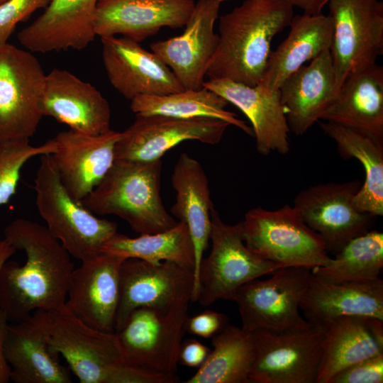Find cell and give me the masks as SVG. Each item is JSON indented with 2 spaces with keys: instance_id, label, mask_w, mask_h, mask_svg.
I'll return each mask as SVG.
<instances>
[{
  "instance_id": "f546056e",
  "label": "cell",
  "mask_w": 383,
  "mask_h": 383,
  "mask_svg": "<svg viewBox=\"0 0 383 383\" xmlns=\"http://www.w3.org/2000/svg\"><path fill=\"white\" fill-rule=\"evenodd\" d=\"M323 132L336 143L344 159L355 158L363 166L365 178L353 197L360 211L383 215V140L367 132L331 122L320 123Z\"/></svg>"
},
{
  "instance_id": "ee69618b",
  "label": "cell",
  "mask_w": 383,
  "mask_h": 383,
  "mask_svg": "<svg viewBox=\"0 0 383 383\" xmlns=\"http://www.w3.org/2000/svg\"><path fill=\"white\" fill-rule=\"evenodd\" d=\"M6 0H0V4H1L2 3H4V1H6Z\"/></svg>"
},
{
  "instance_id": "4316f807",
  "label": "cell",
  "mask_w": 383,
  "mask_h": 383,
  "mask_svg": "<svg viewBox=\"0 0 383 383\" xmlns=\"http://www.w3.org/2000/svg\"><path fill=\"white\" fill-rule=\"evenodd\" d=\"M289 26L287 37L270 52L264 75L257 84L270 91L278 90L306 62L331 48L333 25L328 15H294Z\"/></svg>"
},
{
  "instance_id": "2e32d148",
  "label": "cell",
  "mask_w": 383,
  "mask_h": 383,
  "mask_svg": "<svg viewBox=\"0 0 383 383\" xmlns=\"http://www.w3.org/2000/svg\"><path fill=\"white\" fill-rule=\"evenodd\" d=\"M226 1L198 0L181 35L150 44L152 52L170 68L184 89L202 87L218 43L214 24Z\"/></svg>"
},
{
  "instance_id": "7402d4cb",
  "label": "cell",
  "mask_w": 383,
  "mask_h": 383,
  "mask_svg": "<svg viewBox=\"0 0 383 383\" xmlns=\"http://www.w3.org/2000/svg\"><path fill=\"white\" fill-rule=\"evenodd\" d=\"M99 1L50 0L17 38L32 52L83 50L96 36L94 18Z\"/></svg>"
},
{
  "instance_id": "603a6c76",
  "label": "cell",
  "mask_w": 383,
  "mask_h": 383,
  "mask_svg": "<svg viewBox=\"0 0 383 383\" xmlns=\"http://www.w3.org/2000/svg\"><path fill=\"white\" fill-rule=\"evenodd\" d=\"M202 87L222 96L247 116L260 154L285 155L289 151L290 131L279 89L270 91L260 84L251 87L227 79H209Z\"/></svg>"
},
{
  "instance_id": "d6a6232c",
  "label": "cell",
  "mask_w": 383,
  "mask_h": 383,
  "mask_svg": "<svg viewBox=\"0 0 383 383\" xmlns=\"http://www.w3.org/2000/svg\"><path fill=\"white\" fill-rule=\"evenodd\" d=\"M204 364L185 383H249L254 359L252 332L228 324L212 337Z\"/></svg>"
},
{
  "instance_id": "5bb4252c",
  "label": "cell",
  "mask_w": 383,
  "mask_h": 383,
  "mask_svg": "<svg viewBox=\"0 0 383 383\" xmlns=\"http://www.w3.org/2000/svg\"><path fill=\"white\" fill-rule=\"evenodd\" d=\"M229 126L224 121L207 117L136 116L135 121L120 133L115 147V160H161L169 150L187 140L216 145Z\"/></svg>"
},
{
  "instance_id": "e575fe53",
  "label": "cell",
  "mask_w": 383,
  "mask_h": 383,
  "mask_svg": "<svg viewBox=\"0 0 383 383\" xmlns=\"http://www.w3.org/2000/svg\"><path fill=\"white\" fill-rule=\"evenodd\" d=\"M383 233L370 230L348 243L325 266L312 268L315 277L329 282H364L380 277Z\"/></svg>"
},
{
  "instance_id": "9a60e30c",
  "label": "cell",
  "mask_w": 383,
  "mask_h": 383,
  "mask_svg": "<svg viewBox=\"0 0 383 383\" xmlns=\"http://www.w3.org/2000/svg\"><path fill=\"white\" fill-rule=\"evenodd\" d=\"M193 268L170 261L157 264L135 258L125 259L120 269V300L115 332L140 307H165L182 301H191Z\"/></svg>"
},
{
  "instance_id": "f35d334b",
  "label": "cell",
  "mask_w": 383,
  "mask_h": 383,
  "mask_svg": "<svg viewBox=\"0 0 383 383\" xmlns=\"http://www.w3.org/2000/svg\"><path fill=\"white\" fill-rule=\"evenodd\" d=\"M226 315L211 310L204 311L192 317L186 318L184 331L204 338H212L222 331L228 323Z\"/></svg>"
},
{
  "instance_id": "4fadbf2b",
  "label": "cell",
  "mask_w": 383,
  "mask_h": 383,
  "mask_svg": "<svg viewBox=\"0 0 383 383\" xmlns=\"http://www.w3.org/2000/svg\"><path fill=\"white\" fill-rule=\"evenodd\" d=\"M254 359L249 383H316L324 331L305 329L252 332Z\"/></svg>"
},
{
  "instance_id": "ba28073f",
  "label": "cell",
  "mask_w": 383,
  "mask_h": 383,
  "mask_svg": "<svg viewBox=\"0 0 383 383\" xmlns=\"http://www.w3.org/2000/svg\"><path fill=\"white\" fill-rule=\"evenodd\" d=\"M189 302L187 299L170 306L133 311L116 332L126 360L148 371L177 375Z\"/></svg>"
},
{
  "instance_id": "d6986e66",
  "label": "cell",
  "mask_w": 383,
  "mask_h": 383,
  "mask_svg": "<svg viewBox=\"0 0 383 383\" xmlns=\"http://www.w3.org/2000/svg\"><path fill=\"white\" fill-rule=\"evenodd\" d=\"M124 260L101 252L81 262L72 272L65 305L88 325L115 332L120 269Z\"/></svg>"
},
{
  "instance_id": "e0dca14e",
  "label": "cell",
  "mask_w": 383,
  "mask_h": 383,
  "mask_svg": "<svg viewBox=\"0 0 383 383\" xmlns=\"http://www.w3.org/2000/svg\"><path fill=\"white\" fill-rule=\"evenodd\" d=\"M100 38L109 80L128 100L140 95H164L184 90L170 68L140 43L123 36Z\"/></svg>"
},
{
  "instance_id": "ab89813d",
  "label": "cell",
  "mask_w": 383,
  "mask_h": 383,
  "mask_svg": "<svg viewBox=\"0 0 383 383\" xmlns=\"http://www.w3.org/2000/svg\"><path fill=\"white\" fill-rule=\"evenodd\" d=\"M211 350L196 339H187L182 343L179 353V364L199 368L208 357Z\"/></svg>"
},
{
  "instance_id": "8d00e7d4",
  "label": "cell",
  "mask_w": 383,
  "mask_h": 383,
  "mask_svg": "<svg viewBox=\"0 0 383 383\" xmlns=\"http://www.w3.org/2000/svg\"><path fill=\"white\" fill-rule=\"evenodd\" d=\"M50 0H6L0 4V48L8 43L15 28Z\"/></svg>"
},
{
  "instance_id": "d590c367",
  "label": "cell",
  "mask_w": 383,
  "mask_h": 383,
  "mask_svg": "<svg viewBox=\"0 0 383 383\" xmlns=\"http://www.w3.org/2000/svg\"><path fill=\"white\" fill-rule=\"evenodd\" d=\"M55 148L54 138L38 146L26 138L0 141V206L15 194L25 164L35 156L52 154Z\"/></svg>"
},
{
  "instance_id": "7bdbcfd3",
  "label": "cell",
  "mask_w": 383,
  "mask_h": 383,
  "mask_svg": "<svg viewBox=\"0 0 383 383\" xmlns=\"http://www.w3.org/2000/svg\"><path fill=\"white\" fill-rule=\"evenodd\" d=\"M16 251V250L6 239L0 240V270Z\"/></svg>"
},
{
  "instance_id": "74e56055",
  "label": "cell",
  "mask_w": 383,
  "mask_h": 383,
  "mask_svg": "<svg viewBox=\"0 0 383 383\" xmlns=\"http://www.w3.org/2000/svg\"><path fill=\"white\" fill-rule=\"evenodd\" d=\"M383 353L336 373L328 383H382Z\"/></svg>"
},
{
  "instance_id": "cb8c5ba5",
  "label": "cell",
  "mask_w": 383,
  "mask_h": 383,
  "mask_svg": "<svg viewBox=\"0 0 383 383\" xmlns=\"http://www.w3.org/2000/svg\"><path fill=\"white\" fill-rule=\"evenodd\" d=\"M279 90L289 131L302 135L321 120L339 90L331 50L320 53L309 65L301 66Z\"/></svg>"
},
{
  "instance_id": "b9f144b4",
  "label": "cell",
  "mask_w": 383,
  "mask_h": 383,
  "mask_svg": "<svg viewBox=\"0 0 383 383\" xmlns=\"http://www.w3.org/2000/svg\"><path fill=\"white\" fill-rule=\"evenodd\" d=\"M293 7L296 6L307 14H319L330 0H284Z\"/></svg>"
},
{
  "instance_id": "ac0fdd59",
  "label": "cell",
  "mask_w": 383,
  "mask_h": 383,
  "mask_svg": "<svg viewBox=\"0 0 383 383\" xmlns=\"http://www.w3.org/2000/svg\"><path fill=\"white\" fill-rule=\"evenodd\" d=\"M119 132L110 129L88 135L70 129L55 138L50 154L58 175L70 196L81 201L101 182L115 162Z\"/></svg>"
},
{
  "instance_id": "8992f818",
  "label": "cell",
  "mask_w": 383,
  "mask_h": 383,
  "mask_svg": "<svg viewBox=\"0 0 383 383\" xmlns=\"http://www.w3.org/2000/svg\"><path fill=\"white\" fill-rule=\"evenodd\" d=\"M248 248L278 268L325 266L332 260L320 235L304 221L293 206L247 211L240 222Z\"/></svg>"
},
{
  "instance_id": "30bf717a",
  "label": "cell",
  "mask_w": 383,
  "mask_h": 383,
  "mask_svg": "<svg viewBox=\"0 0 383 383\" xmlns=\"http://www.w3.org/2000/svg\"><path fill=\"white\" fill-rule=\"evenodd\" d=\"M46 74L32 52L0 48V141L29 139L43 118Z\"/></svg>"
},
{
  "instance_id": "d4e9b609",
  "label": "cell",
  "mask_w": 383,
  "mask_h": 383,
  "mask_svg": "<svg viewBox=\"0 0 383 383\" xmlns=\"http://www.w3.org/2000/svg\"><path fill=\"white\" fill-rule=\"evenodd\" d=\"M300 311L313 326L324 328L345 316H372L383 320V280L329 282L311 273Z\"/></svg>"
},
{
  "instance_id": "484cf974",
  "label": "cell",
  "mask_w": 383,
  "mask_h": 383,
  "mask_svg": "<svg viewBox=\"0 0 383 383\" xmlns=\"http://www.w3.org/2000/svg\"><path fill=\"white\" fill-rule=\"evenodd\" d=\"M176 192L171 213L188 228L194 248V282L191 301L198 299L197 278L199 265L206 251L211 229L209 180L200 162L186 152L179 157L172 174Z\"/></svg>"
},
{
  "instance_id": "f1b7e54d",
  "label": "cell",
  "mask_w": 383,
  "mask_h": 383,
  "mask_svg": "<svg viewBox=\"0 0 383 383\" xmlns=\"http://www.w3.org/2000/svg\"><path fill=\"white\" fill-rule=\"evenodd\" d=\"M4 353L16 383H70L69 371L30 318L9 323Z\"/></svg>"
},
{
  "instance_id": "1f68e13d",
  "label": "cell",
  "mask_w": 383,
  "mask_h": 383,
  "mask_svg": "<svg viewBox=\"0 0 383 383\" xmlns=\"http://www.w3.org/2000/svg\"><path fill=\"white\" fill-rule=\"evenodd\" d=\"M228 104L222 96L202 87L164 95L138 96L131 101L130 107L136 116L163 115L180 118H217L252 135V128L245 121L226 109Z\"/></svg>"
},
{
  "instance_id": "5b68a950",
  "label": "cell",
  "mask_w": 383,
  "mask_h": 383,
  "mask_svg": "<svg viewBox=\"0 0 383 383\" xmlns=\"http://www.w3.org/2000/svg\"><path fill=\"white\" fill-rule=\"evenodd\" d=\"M34 189L46 228L71 257L82 262L100 254L105 243L118 233L115 222L97 217L70 196L50 154L40 156Z\"/></svg>"
},
{
  "instance_id": "8fae6325",
  "label": "cell",
  "mask_w": 383,
  "mask_h": 383,
  "mask_svg": "<svg viewBox=\"0 0 383 383\" xmlns=\"http://www.w3.org/2000/svg\"><path fill=\"white\" fill-rule=\"evenodd\" d=\"M331 53L338 89L350 74L377 63L383 54V3L330 0Z\"/></svg>"
},
{
  "instance_id": "836d02e7",
  "label": "cell",
  "mask_w": 383,
  "mask_h": 383,
  "mask_svg": "<svg viewBox=\"0 0 383 383\" xmlns=\"http://www.w3.org/2000/svg\"><path fill=\"white\" fill-rule=\"evenodd\" d=\"M101 252L123 259L135 258L157 264L170 261L194 267V248L187 226L181 221L159 233L136 238L116 233L103 245Z\"/></svg>"
},
{
  "instance_id": "52a82bcc",
  "label": "cell",
  "mask_w": 383,
  "mask_h": 383,
  "mask_svg": "<svg viewBox=\"0 0 383 383\" xmlns=\"http://www.w3.org/2000/svg\"><path fill=\"white\" fill-rule=\"evenodd\" d=\"M211 250L199 268L197 301L208 306L218 299L233 301L244 284L279 269L253 253L245 245L240 222L225 223L214 206L211 211Z\"/></svg>"
},
{
  "instance_id": "83f0119b",
  "label": "cell",
  "mask_w": 383,
  "mask_h": 383,
  "mask_svg": "<svg viewBox=\"0 0 383 383\" xmlns=\"http://www.w3.org/2000/svg\"><path fill=\"white\" fill-rule=\"evenodd\" d=\"M321 120L383 140V67L375 63L348 76Z\"/></svg>"
},
{
  "instance_id": "4dcf8cb0",
  "label": "cell",
  "mask_w": 383,
  "mask_h": 383,
  "mask_svg": "<svg viewBox=\"0 0 383 383\" xmlns=\"http://www.w3.org/2000/svg\"><path fill=\"white\" fill-rule=\"evenodd\" d=\"M323 329L316 383H328L340 370L383 353V346L372 337L363 316H341Z\"/></svg>"
},
{
  "instance_id": "9c48e42d",
  "label": "cell",
  "mask_w": 383,
  "mask_h": 383,
  "mask_svg": "<svg viewBox=\"0 0 383 383\" xmlns=\"http://www.w3.org/2000/svg\"><path fill=\"white\" fill-rule=\"evenodd\" d=\"M311 270L280 267L267 279L257 278L241 286L233 299L238 307L241 328L248 332H282L313 326L300 311L301 299L311 277Z\"/></svg>"
},
{
  "instance_id": "60d3db41",
  "label": "cell",
  "mask_w": 383,
  "mask_h": 383,
  "mask_svg": "<svg viewBox=\"0 0 383 383\" xmlns=\"http://www.w3.org/2000/svg\"><path fill=\"white\" fill-rule=\"evenodd\" d=\"M9 323L5 313L0 310V383L11 381V369L4 353V341Z\"/></svg>"
},
{
  "instance_id": "7c38bea8",
  "label": "cell",
  "mask_w": 383,
  "mask_h": 383,
  "mask_svg": "<svg viewBox=\"0 0 383 383\" xmlns=\"http://www.w3.org/2000/svg\"><path fill=\"white\" fill-rule=\"evenodd\" d=\"M361 185L357 179L319 183L300 191L294 199L293 206L320 235L329 254H337L374 223L377 216L360 211L353 204Z\"/></svg>"
},
{
  "instance_id": "3957f363",
  "label": "cell",
  "mask_w": 383,
  "mask_h": 383,
  "mask_svg": "<svg viewBox=\"0 0 383 383\" xmlns=\"http://www.w3.org/2000/svg\"><path fill=\"white\" fill-rule=\"evenodd\" d=\"M293 9L284 0H244L222 15L218 46L206 76L257 85L264 75L272 40L289 26Z\"/></svg>"
},
{
  "instance_id": "44dd1931",
  "label": "cell",
  "mask_w": 383,
  "mask_h": 383,
  "mask_svg": "<svg viewBox=\"0 0 383 383\" xmlns=\"http://www.w3.org/2000/svg\"><path fill=\"white\" fill-rule=\"evenodd\" d=\"M41 109L43 116L82 133L99 135L111 129L107 100L92 84L65 70L46 74Z\"/></svg>"
},
{
  "instance_id": "6da1fadb",
  "label": "cell",
  "mask_w": 383,
  "mask_h": 383,
  "mask_svg": "<svg viewBox=\"0 0 383 383\" xmlns=\"http://www.w3.org/2000/svg\"><path fill=\"white\" fill-rule=\"evenodd\" d=\"M4 235L26 256L23 265L8 260L0 270V310L9 322L65 304L74 267L62 244L45 226L21 218L11 222Z\"/></svg>"
},
{
  "instance_id": "277c9868",
  "label": "cell",
  "mask_w": 383,
  "mask_h": 383,
  "mask_svg": "<svg viewBox=\"0 0 383 383\" xmlns=\"http://www.w3.org/2000/svg\"><path fill=\"white\" fill-rule=\"evenodd\" d=\"M161 160H115L101 182L81 202L95 215L118 216L140 235L167 231L178 221L161 199Z\"/></svg>"
},
{
  "instance_id": "7a4b0ae2",
  "label": "cell",
  "mask_w": 383,
  "mask_h": 383,
  "mask_svg": "<svg viewBox=\"0 0 383 383\" xmlns=\"http://www.w3.org/2000/svg\"><path fill=\"white\" fill-rule=\"evenodd\" d=\"M30 318L81 383H177L179 380L177 375L132 365L123 354L116 332L88 325L65 304L37 311Z\"/></svg>"
},
{
  "instance_id": "ffe728a7",
  "label": "cell",
  "mask_w": 383,
  "mask_h": 383,
  "mask_svg": "<svg viewBox=\"0 0 383 383\" xmlns=\"http://www.w3.org/2000/svg\"><path fill=\"white\" fill-rule=\"evenodd\" d=\"M195 0H99L94 18L96 36L121 35L141 43L163 27L187 23Z\"/></svg>"
}]
</instances>
